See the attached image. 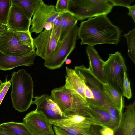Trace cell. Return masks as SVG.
I'll return each mask as SVG.
<instances>
[{
  "mask_svg": "<svg viewBox=\"0 0 135 135\" xmlns=\"http://www.w3.org/2000/svg\"><path fill=\"white\" fill-rule=\"evenodd\" d=\"M34 98L35 100L32 101V104L36 105V110L42 113L50 121L59 120L65 117L50 96L45 94Z\"/></svg>",
  "mask_w": 135,
  "mask_h": 135,
  "instance_id": "12",
  "label": "cell"
},
{
  "mask_svg": "<svg viewBox=\"0 0 135 135\" xmlns=\"http://www.w3.org/2000/svg\"><path fill=\"white\" fill-rule=\"evenodd\" d=\"M72 60L71 59H66L64 61L65 64H69L71 63Z\"/></svg>",
  "mask_w": 135,
  "mask_h": 135,
  "instance_id": "37",
  "label": "cell"
},
{
  "mask_svg": "<svg viewBox=\"0 0 135 135\" xmlns=\"http://www.w3.org/2000/svg\"><path fill=\"white\" fill-rule=\"evenodd\" d=\"M74 70L93 93L94 98L89 101L96 105L102 107L105 97L103 91V84L94 76L88 68L83 65L75 66Z\"/></svg>",
  "mask_w": 135,
  "mask_h": 135,
  "instance_id": "9",
  "label": "cell"
},
{
  "mask_svg": "<svg viewBox=\"0 0 135 135\" xmlns=\"http://www.w3.org/2000/svg\"><path fill=\"white\" fill-rule=\"evenodd\" d=\"M32 50L21 44L14 32L9 29L0 38V52L6 55L22 56Z\"/></svg>",
  "mask_w": 135,
  "mask_h": 135,
  "instance_id": "11",
  "label": "cell"
},
{
  "mask_svg": "<svg viewBox=\"0 0 135 135\" xmlns=\"http://www.w3.org/2000/svg\"><path fill=\"white\" fill-rule=\"evenodd\" d=\"M14 33L21 44L28 46L32 49H35L33 43V38L30 31L15 32Z\"/></svg>",
  "mask_w": 135,
  "mask_h": 135,
  "instance_id": "28",
  "label": "cell"
},
{
  "mask_svg": "<svg viewBox=\"0 0 135 135\" xmlns=\"http://www.w3.org/2000/svg\"><path fill=\"white\" fill-rule=\"evenodd\" d=\"M36 55L35 49L21 56H8L0 52V70L5 71L20 66H30Z\"/></svg>",
  "mask_w": 135,
  "mask_h": 135,
  "instance_id": "14",
  "label": "cell"
},
{
  "mask_svg": "<svg viewBox=\"0 0 135 135\" xmlns=\"http://www.w3.org/2000/svg\"><path fill=\"white\" fill-rule=\"evenodd\" d=\"M52 125L61 127H90L92 126H102L95 118L89 116L75 114L53 121H50Z\"/></svg>",
  "mask_w": 135,
  "mask_h": 135,
  "instance_id": "15",
  "label": "cell"
},
{
  "mask_svg": "<svg viewBox=\"0 0 135 135\" xmlns=\"http://www.w3.org/2000/svg\"><path fill=\"white\" fill-rule=\"evenodd\" d=\"M102 107L108 113L111 122V128L115 132L119 126L122 114L119 113L117 109L110 103L106 97Z\"/></svg>",
  "mask_w": 135,
  "mask_h": 135,
  "instance_id": "21",
  "label": "cell"
},
{
  "mask_svg": "<svg viewBox=\"0 0 135 135\" xmlns=\"http://www.w3.org/2000/svg\"><path fill=\"white\" fill-rule=\"evenodd\" d=\"M122 95L126 97L128 99L131 98L132 96L130 82L128 79L126 73H125L124 76Z\"/></svg>",
  "mask_w": 135,
  "mask_h": 135,
  "instance_id": "29",
  "label": "cell"
},
{
  "mask_svg": "<svg viewBox=\"0 0 135 135\" xmlns=\"http://www.w3.org/2000/svg\"><path fill=\"white\" fill-rule=\"evenodd\" d=\"M93 135H100V134L99 132H97L94 133Z\"/></svg>",
  "mask_w": 135,
  "mask_h": 135,
  "instance_id": "38",
  "label": "cell"
},
{
  "mask_svg": "<svg viewBox=\"0 0 135 135\" xmlns=\"http://www.w3.org/2000/svg\"><path fill=\"white\" fill-rule=\"evenodd\" d=\"M86 51L89 61V70L102 83H106L103 71L104 61L100 58L93 46H88Z\"/></svg>",
  "mask_w": 135,
  "mask_h": 135,
  "instance_id": "17",
  "label": "cell"
},
{
  "mask_svg": "<svg viewBox=\"0 0 135 135\" xmlns=\"http://www.w3.org/2000/svg\"><path fill=\"white\" fill-rule=\"evenodd\" d=\"M78 26L75 25L63 40L60 42L54 54L45 60L44 66L51 70L60 68L69 55L76 47Z\"/></svg>",
  "mask_w": 135,
  "mask_h": 135,
  "instance_id": "6",
  "label": "cell"
},
{
  "mask_svg": "<svg viewBox=\"0 0 135 135\" xmlns=\"http://www.w3.org/2000/svg\"><path fill=\"white\" fill-rule=\"evenodd\" d=\"M11 93L13 106L20 112L26 111L32 104L34 98L33 81L25 70L21 69L11 74Z\"/></svg>",
  "mask_w": 135,
  "mask_h": 135,
  "instance_id": "2",
  "label": "cell"
},
{
  "mask_svg": "<svg viewBox=\"0 0 135 135\" xmlns=\"http://www.w3.org/2000/svg\"><path fill=\"white\" fill-rule=\"evenodd\" d=\"M68 0H58L55 7L56 11L59 12H67Z\"/></svg>",
  "mask_w": 135,
  "mask_h": 135,
  "instance_id": "31",
  "label": "cell"
},
{
  "mask_svg": "<svg viewBox=\"0 0 135 135\" xmlns=\"http://www.w3.org/2000/svg\"><path fill=\"white\" fill-rule=\"evenodd\" d=\"M90 135H91V134L90 133Z\"/></svg>",
  "mask_w": 135,
  "mask_h": 135,
  "instance_id": "42",
  "label": "cell"
},
{
  "mask_svg": "<svg viewBox=\"0 0 135 135\" xmlns=\"http://www.w3.org/2000/svg\"><path fill=\"white\" fill-rule=\"evenodd\" d=\"M91 127L88 128L61 127L54 125L53 128L57 135H90Z\"/></svg>",
  "mask_w": 135,
  "mask_h": 135,
  "instance_id": "23",
  "label": "cell"
},
{
  "mask_svg": "<svg viewBox=\"0 0 135 135\" xmlns=\"http://www.w3.org/2000/svg\"><path fill=\"white\" fill-rule=\"evenodd\" d=\"M31 21L23 9L12 2L7 21L8 29L14 32H29Z\"/></svg>",
  "mask_w": 135,
  "mask_h": 135,
  "instance_id": "13",
  "label": "cell"
},
{
  "mask_svg": "<svg viewBox=\"0 0 135 135\" xmlns=\"http://www.w3.org/2000/svg\"><path fill=\"white\" fill-rule=\"evenodd\" d=\"M2 83L3 82L1 81V80L0 79V88Z\"/></svg>",
  "mask_w": 135,
  "mask_h": 135,
  "instance_id": "39",
  "label": "cell"
},
{
  "mask_svg": "<svg viewBox=\"0 0 135 135\" xmlns=\"http://www.w3.org/2000/svg\"><path fill=\"white\" fill-rule=\"evenodd\" d=\"M11 85L10 80L7 81V76L6 77L5 81L3 83L0 88V105L6 94Z\"/></svg>",
  "mask_w": 135,
  "mask_h": 135,
  "instance_id": "30",
  "label": "cell"
},
{
  "mask_svg": "<svg viewBox=\"0 0 135 135\" xmlns=\"http://www.w3.org/2000/svg\"><path fill=\"white\" fill-rule=\"evenodd\" d=\"M0 135H16L4 129L0 128Z\"/></svg>",
  "mask_w": 135,
  "mask_h": 135,
  "instance_id": "36",
  "label": "cell"
},
{
  "mask_svg": "<svg viewBox=\"0 0 135 135\" xmlns=\"http://www.w3.org/2000/svg\"><path fill=\"white\" fill-rule=\"evenodd\" d=\"M50 96L65 117L79 114L94 118L89 109L87 102L64 85L53 89Z\"/></svg>",
  "mask_w": 135,
  "mask_h": 135,
  "instance_id": "3",
  "label": "cell"
},
{
  "mask_svg": "<svg viewBox=\"0 0 135 135\" xmlns=\"http://www.w3.org/2000/svg\"><path fill=\"white\" fill-rule=\"evenodd\" d=\"M57 135V134H52V135L44 134V135Z\"/></svg>",
  "mask_w": 135,
  "mask_h": 135,
  "instance_id": "40",
  "label": "cell"
},
{
  "mask_svg": "<svg viewBox=\"0 0 135 135\" xmlns=\"http://www.w3.org/2000/svg\"><path fill=\"white\" fill-rule=\"evenodd\" d=\"M61 25L59 41L61 42L71 29L77 24L78 20L73 15L66 12L61 13L58 17Z\"/></svg>",
  "mask_w": 135,
  "mask_h": 135,
  "instance_id": "20",
  "label": "cell"
},
{
  "mask_svg": "<svg viewBox=\"0 0 135 135\" xmlns=\"http://www.w3.org/2000/svg\"><path fill=\"white\" fill-rule=\"evenodd\" d=\"M88 103L89 108L95 118L101 123L103 126L111 128L110 118L107 111L101 107Z\"/></svg>",
  "mask_w": 135,
  "mask_h": 135,
  "instance_id": "22",
  "label": "cell"
},
{
  "mask_svg": "<svg viewBox=\"0 0 135 135\" xmlns=\"http://www.w3.org/2000/svg\"><path fill=\"white\" fill-rule=\"evenodd\" d=\"M59 36L56 34L52 28H46L33 38V43L36 49V55L45 60L51 57L57 49L60 42Z\"/></svg>",
  "mask_w": 135,
  "mask_h": 135,
  "instance_id": "7",
  "label": "cell"
},
{
  "mask_svg": "<svg viewBox=\"0 0 135 135\" xmlns=\"http://www.w3.org/2000/svg\"><path fill=\"white\" fill-rule=\"evenodd\" d=\"M121 31L113 24L106 15H102L81 22L78 28V38L81 45L93 46L101 44L117 45Z\"/></svg>",
  "mask_w": 135,
  "mask_h": 135,
  "instance_id": "1",
  "label": "cell"
},
{
  "mask_svg": "<svg viewBox=\"0 0 135 135\" xmlns=\"http://www.w3.org/2000/svg\"><path fill=\"white\" fill-rule=\"evenodd\" d=\"M113 5L110 0H68L67 12L78 20L110 13Z\"/></svg>",
  "mask_w": 135,
  "mask_h": 135,
  "instance_id": "4",
  "label": "cell"
},
{
  "mask_svg": "<svg viewBox=\"0 0 135 135\" xmlns=\"http://www.w3.org/2000/svg\"><path fill=\"white\" fill-rule=\"evenodd\" d=\"M100 127L99 131L100 135H115L114 131L111 128L105 126Z\"/></svg>",
  "mask_w": 135,
  "mask_h": 135,
  "instance_id": "33",
  "label": "cell"
},
{
  "mask_svg": "<svg viewBox=\"0 0 135 135\" xmlns=\"http://www.w3.org/2000/svg\"><path fill=\"white\" fill-rule=\"evenodd\" d=\"M66 68L65 87L75 92L87 101L84 92L85 85L83 81L74 69L66 66Z\"/></svg>",
  "mask_w": 135,
  "mask_h": 135,
  "instance_id": "18",
  "label": "cell"
},
{
  "mask_svg": "<svg viewBox=\"0 0 135 135\" xmlns=\"http://www.w3.org/2000/svg\"><path fill=\"white\" fill-rule=\"evenodd\" d=\"M134 0H110L113 6H119L128 8Z\"/></svg>",
  "mask_w": 135,
  "mask_h": 135,
  "instance_id": "32",
  "label": "cell"
},
{
  "mask_svg": "<svg viewBox=\"0 0 135 135\" xmlns=\"http://www.w3.org/2000/svg\"><path fill=\"white\" fill-rule=\"evenodd\" d=\"M104 93L108 100L120 114H122L124 102L122 95L117 90L107 83L103 84Z\"/></svg>",
  "mask_w": 135,
  "mask_h": 135,
  "instance_id": "19",
  "label": "cell"
},
{
  "mask_svg": "<svg viewBox=\"0 0 135 135\" xmlns=\"http://www.w3.org/2000/svg\"><path fill=\"white\" fill-rule=\"evenodd\" d=\"M118 135H135V101L126 107L119 126L114 132Z\"/></svg>",
  "mask_w": 135,
  "mask_h": 135,
  "instance_id": "16",
  "label": "cell"
},
{
  "mask_svg": "<svg viewBox=\"0 0 135 135\" xmlns=\"http://www.w3.org/2000/svg\"><path fill=\"white\" fill-rule=\"evenodd\" d=\"M40 0H12V2L20 6L31 20L39 5Z\"/></svg>",
  "mask_w": 135,
  "mask_h": 135,
  "instance_id": "25",
  "label": "cell"
},
{
  "mask_svg": "<svg viewBox=\"0 0 135 135\" xmlns=\"http://www.w3.org/2000/svg\"><path fill=\"white\" fill-rule=\"evenodd\" d=\"M0 128L16 135H33L23 122H11L4 123L0 124Z\"/></svg>",
  "mask_w": 135,
  "mask_h": 135,
  "instance_id": "24",
  "label": "cell"
},
{
  "mask_svg": "<svg viewBox=\"0 0 135 135\" xmlns=\"http://www.w3.org/2000/svg\"><path fill=\"white\" fill-rule=\"evenodd\" d=\"M12 0H0V22L7 25Z\"/></svg>",
  "mask_w": 135,
  "mask_h": 135,
  "instance_id": "27",
  "label": "cell"
},
{
  "mask_svg": "<svg viewBox=\"0 0 135 135\" xmlns=\"http://www.w3.org/2000/svg\"><path fill=\"white\" fill-rule=\"evenodd\" d=\"M3 24L0 22V26H1V25H2Z\"/></svg>",
  "mask_w": 135,
  "mask_h": 135,
  "instance_id": "41",
  "label": "cell"
},
{
  "mask_svg": "<svg viewBox=\"0 0 135 135\" xmlns=\"http://www.w3.org/2000/svg\"><path fill=\"white\" fill-rule=\"evenodd\" d=\"M61 13L56 11L55 6L47 4L41 0L31 20L30 33H35L38 34L40 33L43 31L46 24L53 23Z\"/></svg>",
  "mask_w": 135,
  "mask_h": 135,
  "instance_id": "8",
  "label": "cell"
},
{
  "mask_svg": "<svg viewBox=\"0 0 135 135\" xmlns=\"http://www.w3.org/2000/svg\"><path fill=\"white\" fill-rule=\"evenodd\" d=\"M23 123L33 135L55 134L50 121L42 113L36 110L26 115Z\"/></svg>",
  "mask_w": 135,
  "mask_h": 135,
  "instance_id": "10",
  "label": "cell"
},
{
  "mask_svg": "<svg viewBox=\"0 0 135 135\" xmlns=\"http://www.w3.org/2000/svg\"><path fill=\"white\" fill-rule=\"evenodd\" d=\"M8 30L7 25L2 24L0 26V38Z\"/></svg>",
  "mask_w": 135,
  "mask_h": 135,
  "instance_id": "35",
  "label": "cell"
},
{
  "mask_svg": "<svg viewBox=\"0 0 135 135\" xmlns=\"http://www.w3.org/2000/svg\"><path fill=\"white\" fill-rule=\"evenodd\" d=\"M127 70L124 59L118 52L110 54L107 60L104 62L103 71L105 83L122 95L124 76Z\"/></svg>",
  "mask_w": 135,
  "mask_h": 135,
  "instance_id": "5",
  "label": "cell"
},
{
  "mask_svg": "<svg viewBox=\"0 0 135 135\" xmlns=\"http://www.w3.org/2000/svg\"><path fill=\"white\" fill-rule=\"evenodd\" d=\"M123 36L127 40L128 56L135 64V29L130 31L128 33L124 34Z\"/></svg>",
  "mask_w": 135,
  "mask_h": 135,
  "instance_id": "26",
  "label": "cell"
},
{
  "mask_svg": "<svg viewBox=\"0 0 135 135\" xmlns=\"http://www.w3.org/2000/svg\"><path fill=\"white\" fill-rule=\"evenodd\" d=\"M127 8L129 11L128 15L132 18L135 23V5L130 6Z\"/></svg>",
  "mask_w": 135,
  "mask_h": 135,
  "instance_id": "34",
  "label": "cell"
}]
</instances>
